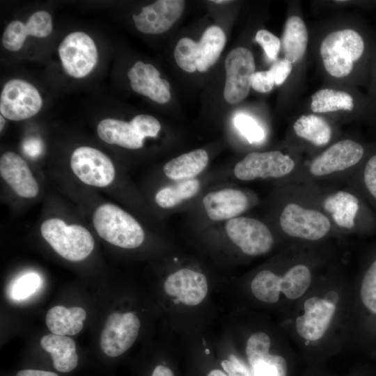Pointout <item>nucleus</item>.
<instances>
[{"label": "nucleus", "mask_w": 376, "mask_h": 376, "mask_svg": "<svg viewBox=\"0 0 376 376\" xmlns=\"http://www.w3.org/2000/svg\"><path fill=\"white\" fill-rule=\"evenodd\" d=\"M364 49L359 33L343 28L329 32L322 40L319 54L326 72L334 79H343L351 75Z\"/></svg>", "instance_id": "f257e3e1"}, {"label": "nucleus", "mask_w": 376, "mask_h": 376, "mask_svg": "<svg viewBox=\"0 0 376 376\" xmlns=\"http://www.w3.org/2000/svg\"><path fill=\"white\" fill-rule=\"evenodd\" d=\"M93 223L98 235L109 243L124 249L139 247L144 240V231L129 213L112 203L96 208Z\"/></svg>", "instance_id": "f03ea898"}, {"label": "nucleus", "mask_w": 376, "mask_h": 376, "mask_svg": "<svg viewBox=\"0 0 376 376\" xmlns=\"http://www.w3.org/2000/svg\"><path fill=\"white\" fill-rule=\"evenodd\" d=\"M43 238L63 258L78 262L93 251L95 242L91 233L84 226L68 225L59 218H49L40 226Z\"/></svg>", "instance_id": "7ed1b4c3"}, {"label": "nucleus", "mask_w": 376, "mask_h": 376, "mask_svg": "<svg viewBox=\"0 0 376 376\" xmlns=\"http://www.w3.org/2000/svg\"><path fill=\"white\" fill-rule=\"evenodd\" d=\"M225 100L230 104L242 101L249 95L256 72L255 60L251 52L238 47L228 53L225 60Z\"/></svg>", "instance_id": "20e7f679"}, {"label": "nucleus", "mask_w": 376, "mask_h": 376, "mask_svg": "<svg viewBox=\"0 0 376 376\" xmlns=\"http://www.w3.org/2000/svg\"><path fill=\"white\" fill-rule=\"evenodd\" d=\"M64 71L74 78L87 76L97 63L98 54L93 40L86 33L75 31L64 38L58 47Z\"/></svg>", "instance_id": "39448f33"}, {"label": "nucleus", "mask_w": 376, "mask_h": 376, "mask_svg": "<svg viewBox=\"0 0 376 376\" xmlns=\"http://www.w3.org/2000/svg\"><path fill=\"white\" fill-rule=\"evenodd\" d=\"M42 104L41 96L31 84L18 79L7 81L0 95V113L11 120H22L37 114Z\"/></svg>", "instance_id": "423d86ee"}, {"label": "nucleus", "mask_w": 376, "mask_h": 376, "mask_svg": "<svg viewBox=\"0 0 376 376\" xmlns=\"http://www.w3.org/2000/svg\"><path fill=\"white\" fill-rule=\"evenodd\" d=\"M294 160L279 150L247 154L234 168L235 176L241 180L278 178L289 174L295 168Z\"/></svg>", "instance_id": "0eeeda50"}, {"label": "nucleus", "mask_w": 376, "mask_h": 376, "mask_svg": "<svg viewBox=\"0 0 376 376\" xmlns=\"http://www.w3.org/2000/svg\"><path fill=\"white\" fill-rule=\"evenodd\" d=\"M70 167L74 174L88 185L104 187L115 178L116 171L111 160L93 147L76 148L70 157Z\"/></svg>", "instance_id": "6e6552de"}, {"label": "nucleus", "mask_w": 376, "mask_h": 376, "mask_svg": "<svg viewBox=\"0 0 376 376\" xmlns=\"http://www.w3.org/2000/svg\"><path fill=\"white\" fill-rule=\"evenodd\" d=\"M281 229L287 235L308 240L324 237L331 228V222L320 211L288 203L279 219Z\"/></svg>", "instance_id": "1a4fd4ad"}, {"label": "nucleus", "mask_w": 376, "mask_h": 376, "mask_svg": "<svg viewBox=\"0 0 376 376\" xmlns=\"http://www.w3.org/2000/svg\"><path fill=\"white\" fill-rule=\"evenodd\" d=\"M225 228L230 240L247 255H263L272 248L274 238L271 231L258 219L237 217L228 220Z\"/></svg>", "instance_id": "9d476101"}, {"label": "nucleus", "mask_w": 376, "mask_h": 376, "mask_svg": "<svg viewBox=\"0 0 376 376\" xmlns=\"http://www.w3.org/2000/svg\"><path fill=\"white\" fill-rule=\"evenodd\" d=\"M139 328L140 321L134 313H111L100 335V344L102 352L111 357L123 354L135 342Z\"/></svg>", "instance_id": "9b49d317"}, {"label": "nucleus", "mask_w": 376, "mask_h": 376, "mask_svg": "<svg viewBox=\"0 0 376 376\" xmlns=\"http://www.w3.org/2000/svg\"><path fill=\"white\" fill-rule=\"evenodd\" d=\"M364 153L363 147L351 139L339 141L317 156L309 166L310 173L323 176L356 165Z\"/></svg>", "instance_id": "f8f14e48"}, {"label": "nucleus", "mask_w": 376, "mask_h": 376, "mask_svg": "<svg viewBox=\"0 0 376 376\" xmlns=\"http://www.w3.org/2000/svg\"><path fill=\"white\" fill-rule=\"evenodd\" d=\"M185 5L182 0H158L143 7L138 15H132L136 29L148 34L168 31L181 16Z\"/></svg>", "instance_id": "ddd939ff"}, {"label": "nucleus", "mask_w": 376, "mask_h": 376, "mask_svg": "<svg viewBox=\"0 0 376 376\" xmlns=\"http://www.w3.org/2000/svg\"><path fill=\"white\" fill-rule=\"evenodd\" d=\"M164 288L167 295L187 306L199 304L208 290L205 276L187 268L170 274L165 280Z\"/></svg>", "instance_id": "4468645a"}, {"label": "nucleus", "mask_w": 376, "mask_h": 376, "mask_svg": "<svg viewBox=\"0 0 376 376\" xmlns=\"http://www.w3.org/2000/svg\"><path fill=\"white\" fill-rule=\"evenodd\" d=\"M336 306L324 299L313 297L304 302V313L295 322L299 335L308 341L322 338L327 330L335 313Z\"/></svg>", "instance_id": "2eb2a0df"}, {"label": "nucleus", "mask_w": 376, "mask_h": 376, "mask_svg": "<svg viewBox=\"0 0 376 376\" xmlns=\"http://www.w3.org/2000/svg\"><path fill=\"white\" fill-rule=\"evenodd\" d=\"M1 178L19 196L33 198L39 192V185L28 164L18 154L6 152L0 158Z\"/></svg>", "instance_id": "dca6fc26"}, {"label": "nucleus", "mask_w": 376, "mask_h": 376, "mask_svg": "<svg viewBox=\"0 0 376 376\" xmlns=\"http://www.w3.org/2000/svg\"><path fill=\"white\" fill-rule=\"evenodd\" d=\"M52 28L51 15L47 11H37L29 17L26 24L19 20L10 22L3 33L2 44L6 49L16 52L22 48L28 35L45 38Z\"/></svg>", "instance_id": "f3484780"}, {"label": "nucleus", "mask_w": 376, "mask_h": 376, "mask_svg": "<svg viewBox=\"0 0 376 376\" xmlns=\"http://www.w3.org/2000/svg\"><path fill=\"white\" fill-rule=\"evenodd\" d=\"M159 76L155 67L142 61L136 62L127 72L131 87L135 92L164 104L171 98L170 85Z\"/></svg>", "instance_id": "a211bd4d"}, {"label": "nucleus", "mask_w": 376, "mask_h": 376, "mask_svg": "<svg viewBox=\"0 0 376 376\" xmlns=\"http://www.w3.org/2000/svg\"><path fill=\"white\" fill-rule=\"evenodd\" d=\"M207 217L212 221L229 220L246 210V195L241 190L226 188L208 193L203 199Z\"/></svg>", "instance_id": "6ab92c4d"}, {"label": "nucleus", "mask_w": 376, "mask_h": 376, "mask_svg": "<svg viewBox=\"0 0 376 376\" xmlns=\"http://www.w3.org/2000/svg\"><path fill=\"white\" fill-rule=\"evenodd\" d=\"M284 58L294 64L304 56L308 42V33L304 21L298 15L286 19L281 38Z\"/></svg>", "instance_id": "aec40b11"}, {"label": "nucleus", "mask_w": 376, "mask_h": 376, "mask_svg": "<svg viewBox=\"0 0 376 376\" xmlns=\"http://www.w3.org/2000/svg\"><path fill=\"white\" fill-rule=\"evenodd\" d=\"M98 136L104 142L128 149H139L143 146V139L130 122L114 118H105L97 125Z\"/></svg>", "instance_id": "412c9836"}, {"label": "nucleus", "mask_w": 376, "mask_h": 376, "mask_svg": "<svg viewBox=\"0 0 376 376\" xmlns=\"http://www.w3.org/2000/svg\"><path fill=\"white\" fill-rule=\"evenodd\" d=\"M42 347L51 354L54 368L68 373L78 364L75 343L71 338L54 334L45 335L40 340Z\"/></svg>", "instance_id": "4be33fe9"}, {"label": "nucleus", "mask_w": 376, "mask_h": 376, "mask_svg": "<svg viewBox=\"0 0 376 376\" xmlns=\"http://www.w3.org/2000/svg\"><path fill=\"white\" fill-rule=\"evenodd\" d=\"M86 318V312L81 307L56 306L47 311L45 322L52 334L68 336L81 331Z\"/></svg>", "instance_id": "5701e85b"}, {"label": "nucleus", "mask_w": 376, "mask_h": 376, "mask_svg": "<svg viewBox=\"0 0 376 376\" xmlns=\"http://www.w3.org/2000/svg\"><path fill=\"white\" fill-rule=\"evenodd\" d=\"M208 155L203 149H197L182 154L164 166L166 176L173 180L194 178L200 174L208 164Z\"/></svg>", "instance_id": "b1692460"}, {"label": "nucleus", "mask_w": 376, "mask_h": 376, "mask_svg": "<svg viewBox=\"0 0 376 376\" xmlns=\"http://www.w3.org/2000/svg\"><path fill=\"white\" fill-rule=\"evenodd\" d=\"M226 41L224 31L217 26L208 27L197 42V70H208L218 60Z\"/></svg>", "instance_id": "393cba45"}, {"label": "nucleus", "mask_w": 376, "mask_h": 376, "mask_svg": "<svg viewBox=\"0 0 376 376\" xmlns=\"http://www.w3.org/2000/svg\"><path fill=\"white\" fill-rule=\"evenodd\" d=\"M324 207L340 227L346 229L354 227L359 209V201L354 195L347 191H338L325 199Z\"/></svg>", "instance_id": "a878e982"}, {"label": "nucleus", "mask_w": 376, "mask_h": 376, "mask_svg": "<svg viewBox=\"0 0 376 376\" xmlns=\"http://www.w3.org/2000/svg\"><path fill=\"white\" fill-rule=\"evenodd\" d=\"M293 130L297 136L317 146L329 143L332 134L329 123L316 114L301 115L294 123Z\"/></svg>", "instance_id": "bb28decb"}, {"label": "nucleus", "mask_w": 376, "mask_h": 376, "mask_svg": "<svg viewBox=\"0 0 376 376\" xmlns=\"http://www.w3.org/2000/svg\"><path fill=\"white\" fill-rule=\"evenodd\" d=\"M354 107L352 96L344 91L325 88L311 95L310 108L315 113L351 111Z\"/></svg>", "instance_id": "cd10ccee"}, {"label": "nucleus", "mask_w": 376, "mask_h": 376, "mask_svg": "<svg viewBox=\"0 0 376 376\" xmlns=\"http://www.w3.org/2000/svg\"><path fill=\"white\" fill-rule=\"evenodd\" d=\"M200 190V182L191 178L179 180L175 184L164 187L155 195L156 203L163 208H170L179 205L185 200L194 196Z\"/></svg>", "instance_id": "c85d7f7f"}, {"label": "nucleus", "mask_w": 376, "mask_h": 376, "mask_svg": "<svg viewBox=\"0 0 376 376\" xmlns=\"http://www.w3.org/2000/svg\"><path fill=\"white\" fill-rule=\"evenodd\" d=\"M311 283V274L304 265L291 267L281 278L280 289L287 298L296 299L302 296Z\"/></svg>", "instance_id": "c756f323"}, {"label": "nucleus", "mask_w": 376, "mask_h": 376, "mask_svg": "<svg viewBox=\"0 0 376 376\" xmlns=\"http://www.w3.org/2000/svg\"><path fill=\"white\" fill-rule=\"evenodd\" d=\"M281 276L269 270L257 274L251 285L253 295L260 301L273 304L279 298Z\"/></svg>", "instance_id": "7c9ffc66"}, {"label": "nucleus", "mask_w": 376, "mask_h": 376, "mask_svg": "<svg viewBox=\"0 0 376 376\" xmlns=\"http://www.w3.org/2000/svg\"><path fill=\"white\" fill-rule=\"evenodd\" d=\"M175 60L185 72H194L197 70V42L189 38H182L178 42L174 50Z\"/></svg>", "instance_id": "2f4dec72"}, {"label": "nucleus", "mask_w": 376, "mask_h": 376, "mask_svg": "<svg viewBox=\"0 0 376 376\" xmlns=\"http://www.w3.org/2000/svg\"><path fill=\"white\" fill-rule=\"evenodd\" d=\"M253 376H286L287 362L279 355L267 354L251 366Z\"/></svg>", "instance_id": "473e14b6"}, {"label": "nucleus", "mask_w": 376, "mask_h": 376, "mask_svg": "<svg viewBox=\"0 0 376 376\" xmlns=\"http://www.w3.org/2000/svg\"><path fill=\"white\" fill-rule=\"evenodd\" d=\"M271 340L267 334L257 332L252 334L247 340L246 354L250 366L269 354Z\"/></svg>", "instance_id": "72a5a7b5"}, {"label": "nucleus", "mask_w": 376, "mask_h": 376, "mask_svg": "<svg viewBox=\"0 0 376 376\" xmlns=\"http://www.w3.org/2000/svg\"><path fill=\"white\" fill-rule=\"evenodd\" d=\"M40 283V277L36 273L25 274L15 281L10 290V295L15 300L26 299L37 291Z\"/></svg>", "instance_id": "f704fd0d"}, {"label": "nucleus", "mask_w": 376, "mask_h": 376, "mask_svg": "<svg viewBox=\"0 0 376 376\" xmlns=\"http://www.w3.org/2000/svg\"><path fill=\"white\" fill-rule=\"evenodd\" d=\"M234 124L239 132L251 143L260 142L265 137L263 129L250 116L244 113L237 115L234 118Z\"/></svg>", "instance_id": "c9c22d12"}, {"label": "nucleus", "mask_w": 376, "mask_h": 376, "mask_svg": "<svg viewBox=\"0 0 376 376\" xmlns=\"http://www.w3.org/2000/svg\"><path fill=\"white\" fill-rule=\"evenodd\" d=\"M361 297L365 306L376 314V260L371 264L363 279Z\"/></svg>", "instance_id": "e433bc0d"}, {"label": "nucleus", "mask_w": 376, "mask_h": 376, "mask_svg": "<svg viewBox=\"0 0 376 376\" xmlns=\"http://www.w3.org/2000/svg\"><path fill=\"white\" fill-rule=\"evenodd\" d=\"M130 123L143 139L146 137L157 136L161 129L158 120L150 115H137Z\"/></svg>", "instance_id": "4c0bfd02"}, {"label": "nucleus", "mask_w": 376, "mask_h": 376, "mask_svg": "<svg viewBox=\"0 0 376 376\" xmlns=\"http://www.w3.org/2000/svg\"><path fill=\"white\" fill-rule=\"evenodd\" d=\"M256 41L263 47L269 60H275L281 48V40L266 29H260L255 36Z\"/></svg>", "instance_id": "58836bf2"}, {"label": "nucleus", "mask_w": 376, "mask_h": 376, "mask_svg": "<svg viewBox=\"0 0 376 376\" xmlns=\"http://www.w3.org/2000/svg\"><path fill=\"white\" fill-rule=\"evenodd\" d=\"M274 79L270 70L256 72L251 88L259 93H265L271 91L274 86Z\"/></svg>", "instance_id": "ea45409f"}, {"label": "nucleus", "mask_w": 376, "mask_h": 376, "mask_svg": "<svg viewBox=\"0 0 376 376\" xmlns=\"http://www.w3.org/2000/svg\"><path fill=\"white\" fill-rule=\"evenodd\" d=\"M363 182L370 195L376 200V154L366 162L363 170Z\"/></svg>", "instance_id": "a19ab883"}, {"label": "nucleus", "mask_w": 376, "mask_h": 376, "mask_svg": "<svg viewBox=\"0 0 376 376\" xmlns=\"http://www.w3.org/2000/svg\"><path fill=\"white\" fill-rule=\"evenodd\" d=\"M293 64L285 58L281 59L274 63L269 68L276 86L283 84L292 70Z\"/></svg>", "instance_id": "79ce46f5"}, {"label": "nucleus", "mask_w": 376, "mask_h": 376, "mask_svg": "<svg viewBox=\"0 0 376 376\" xmlns=\"http://www.w3.org/2000/svg\"><path fill=\"white\" fill-rule=\"evenodd\" d=\"M221 366L228 376H252L246 366L233 354L230 355L228 360H224Z\"/></svg>", "instance_id": "37998d69"}, {"label": "nucleus", "mask_w": 376, "mask_h": 376, "mask_svg": "<svg viewBox=\"0 0 376 376\" xmlns=\"http://www.w3.org/2000/svg\"><path fill=\"white\" fill-rule=\"evenodd\" d=\"M16 376H58L56 373L40 370L26 369L19 371Z\"/></svg>", "instance_id": "c03bdc74"}, {"label": "nucleus", "mask_w": 376, "mask_h": 376, "mask_svg": "<svg viewBox=\"0 0 376 376\" xmlns=\"http://www.w3.org/2000/svg\"><path fill=\"white\" fill-rule=\"evenodd\" d=\"M151 376H174L173 371L162 365H159L155 367Z\"/></svg>", "instance_id": "a18cd8bd"}, {"label": "nucleus", "mask_w": 376, "mask_h": 376, "mask_svg": "<svg viewBox=\"0 0 376 376\" xmlns=\"http://www.w3.org/2000/svg\"><path fill=\"white\" fill-rule=\"evenodd\" d=\"M338 295L334 291L329 292L324 297V299L329 304L336 306L338 301Z\"/></svg>", "instance_id": "49530a36"}, {"label": "nucleus", "mask_w": 376, "mask_h": 376, "mask_svg": "<svg viewBox=\"0 0 376 376\" xmlns=\"http://www.w3.org/2000/svg\"><path fill=\"white\" fill-rule=\"evenodd\" d=\"M207 376H228V375H226L223 371L220 370L214 369V370H211L207 375Z\"/></svg>", "instance_id": "de8ad7c7"}, {"label": "nucleus", "mask_w": 376, "mask_h": 376, "mask_svg": "<svg viewBox=\"0 0 376 376\" xmlns=\"http://www.w3.org/2000/svg\"><path fill=\"white\" fill-rule=\"evenodd\" d=\"M0 130L2 131L6 123L5 118L2 115L0 116Z\"/></svg>", "instance_id": "09e8293b"}, {"label": "nucleus", "mask_w": 376, "mask_h": 376, "mask_svg": "<svg viewBox=\"0 0 376 376\" xmlns=\"http://www.w3.org/2000/svg\"><path fill=\"white\" fill-rule=\"evenodd\" d=\"M213 2L216 3H227V2H229V1H226V0H214V1H212Z\"/></svg>", "instance_id": "8fccbe9b"}]
</instances>
